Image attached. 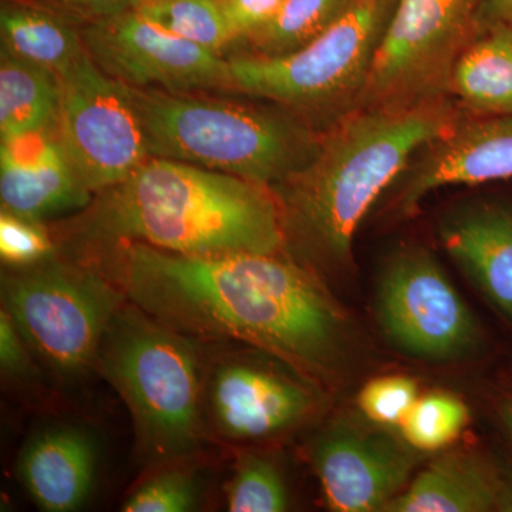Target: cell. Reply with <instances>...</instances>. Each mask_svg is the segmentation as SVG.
<instances>
[{"instance_id": "obj_1", "label": "cell", "mask_w": 512, "mask_h": 512, "mask_svg": "<svg viewBox=\"0 0 512 512\" xmlns=\"http://www.w3.org/2000/svg\"><path fill=\"white\" fill-rule=\"evenodd\" d=\"M114 252L128 301L185 336L248 343L312 383L332 382L348 359L345 312L288 251L188 256L130 242Z\"/></svg>"}, {"instance_id": "obj_2", "label": "cell", "mask_w": 512, "mask_h": 512, "mask_svg": "<svg viewBox=\"0 0 512 512\" xmlns=\"http://www.w3.org/2000/svg\"><path fill=\"white\" fill-rule=\"evenodd\" d=\"M464 113L444 94L409 106L356 107L333 121L312 160L272 188L288 245L323 268H349L367 212Z\"/></svg>"}, {"instance_id": "obj_3", "label": "cell", "mask_w": 512, "mask_h": 512, "mask_svg": "<svg viewBox=\"0 0 512 512\" xmlns=\"http://www.w3.org/2000/svg\"><path fill=\"white\" fill-rule=\"evenodd\" d=\"M76 222L77 237L96 248L138 242L188 256L288 251L271 188L167 158H148L94 195Z\"/></svg>"}, {"instance_id": "obj_4", "label": "cell", "mask_w": 512, "mask_h": 512, "mask_svg": "<svg viewBox=\"0 0 512 512\" xmlns=\"http://www.w3.org/2000/svg\"><path fill=\"white\" fill-rule=\"evenodd\" d=\"M126 87L151 157L237 175L272 190L318 151L322 130L284 107Z\"/></svg>"}, {"instance_id": "obj_5", "label": "cell", "mask_w": 512, "mask_h": 512, "mask_svg": "<svg viewBox=\"0 0 512 512\" xmlns=\"http://www.w3.org/2000/svg\"><path fill=\"white\" fill-rule=\"evenodd\" d=\"M123 397L148 456L173 460L201 439L200 365L191 340L137 306L123 305L96 359Z\"/></svg>"}, {"instance_id": "obj_6", "label": "cell", "mask_w": 512, "mask_h": 512, "mask_svg": "<svg viewBox=\"0 0 512 512\" xmlns=\"http://www.w3.org/2000/svg\"><path fill=\"white\" fill-rule=\"evenodd\" d=\"M390 3L356 0L323 35L289 55L229 57L232 92L271 101L313 127L330 126L356 107Z\"/></svg>"}, {"instance_id": "obj_7", "label": "cell", "mask_w": 512, "mask_h": 512, "mask_svg": "<svg viewBox=\"0 0 512 512\" xmlns=\"http://www.w3.org/2000/svg\"><path fill=\"white\" fill-rule=\"evenodd\" d=\"M124 298L92 269L52 258L2 279L3 309L29 349L60 376L79 375L96 362Z\"/></svg>"}, {"instance_id": "obj_8", "label": "cell", "mask_w": 512, "mask_h": 512, "mask_svg": "<svg viewBox=\"0 0 512 512\" xmlns=\"http://www.w3.org/2000/svg\"><path fill=\"white\" fill-rule=\"evenodd\" d=\"M478 6L480 0H397L356 107L409 106L448 94L457 60L483 32Z\"/></svg>"}, {"instance_id": "obj_9", "label": "cell", "mask_w": 512, "mask_h": 512, "mask_svg": "<svg viewBox=\"0 0 512 512\" xmlns=\"http://www.w3.org/2000/svg\"><path fill=\"white\" fill-rule=\"evenodd\" d=\"M59 80L57 136L77 177L93 195L123 183L151 157L127 87L87 50Z\"/></svg>"}, {"instance_id": "obj_10", "label": "cell", "mask_w": 512, "mask_h": 512, "mask_svg": "<svg viewBox=\"0 0 512 512\" xmlns=\"http://www.w3.org/2000/svg\"><path fill=\"white\" fill-rule=\"evenodd\" d=\"M377 316L390 342L419 359H460L480 340L473 313L426 249H402L386 262Z\"/></svg>"}, {"instance_id": "obj_11", "label": "cell", "mask_w": 512, "mask_h": 512, "mask_svg": "<svg viewBox=\"0 0 512 512\" xmlns=\"http://www.w3.org/2000/svg\"><path fill=\"white\" fill-rule=\"evenodd\" d=\"M87 53L117 82L174 93L232 92L229 60L130 9L82 26Z\"/></svg>"}, {"instance_id": "obj_12", "label": "cell", "mask_w": 512, "mask_h": 512, "mask_svg": "<svg viewBox=\"0 0 512 512\" xmlns=\"http://www.w3.org/2000/svg\"><path fill=\"white\" fill-rule=\"evenodd\" d=\"M370 424L336 421L313 441L312 463L329 510L384 512L412 480L419 451Z\"/></svg>"}, {"instance_id": "obj_13", "label": "cell", "mask_w": 512, "mask_h": 512, "mask_svg": "<svg viewBox=\"0 0 512 512\" xmlns=\"http://www.w3.org/2000/svg\"><path fill=\"white\" fill-rule=\"evenodd\" d=\"M311 380L254 360H227L208 383V406L221 434L264 440L299 426L316 409Z\"/></svg>"}, {"instance_id": "obj_14", "label": "cell", "mask_w": 512, "mask_h": 512, "mask_svg": "<svg viewBox=\"0 0 512 512\" xmlns=\"http://www.w3.org/2000/svg\"><path fill=\"white\" fill-rule=\"evenodd\" d=\"M508 178H512V114H466L413 158L397 180L393 210L406 217L439 188Z\"/></svg>"}, {"instance_id": "obj_15", "label": "cell", "mask_w": 512, "mask_h": 512, "mask_svg": "<svg viewBox=\"0 0 512 512\" xmlns=\"http://www.w3.org/2000/svg\"><path fill=\"white\" fill-rule=\"evenodd\" d=\"M94 195L77 177L56 128L2 138V210L33 221L86 210Z\"/></svg>"}, {"instance_id": "obj_16", "label": "cell", "mask_w": 512, "mask_h": 512, "mask_svg": "<svg viewBox=\"0 0 512 512\" xmlns=\"http://www.w3.org/2000/svg\"><path fill=\"white\" fill-rule=\"evenodd\" d=\"M441 244L478 291L512 323V210L476 204L441 222Z\"/></svg>"}, {"instance_id": "obj_17", "label": "cell", "mask_w": 512, "mask_h": 512, "mask_svg": "<svg viewBox=\"0 0 512 512\" xmlns=\"http://www.w3.org/2000/svg\"><path fill=\"white\" fill-rule=\"evenodd\" d=\"M96 461V447L84 431L49 427L23 447L18 476L40 510L69 512L89 497Z\"/></svg>"}, {"instance_id": "obj_18", "label": "cell", "mask_w": 512, "mask_h": 512, "mask_svg": "<svg viewBox=\"0 0 512 512\" xmlns=\"http://www.w3.org/2000/svg\"><path fill=\"white\" fill-rule=\"evenodd\" d=\"M504 478L481 451H447L410 480L384 512L497 511Z\"/></svg>"}, {"instance_id": "obj_19", "label": "cell", "mask_w": 512, "mask_h": 512, "mask_svg": "<svg viewBox=\"0 0 512 512\" xmlns=\"http://www.w3.org/2000/svg\"><path fill=\"white\" fill-rule=\"evenodd\" d=\"M448 94L470 116L512 114V36L504 25L483 30L464 50Z\"/></svg>"}, {"instance_id": "obj_20", "label": "cell", "mask_w": 512, "mask_h": 512, "mask_svg": "<svg viewBox=\"0 0 512 512\" xmlns=\"http://www.w3.org/2000/svg\"><path fill=\"white\" fill-rule=\"evenodd\" d=\"M2 49L57 76L86 53L82 28L32 0L0 2Z\"/></svg>"}, {"instance_id": "obj_21", "label": "cell", "mask_w": 512, "mask_h": 512, "mask_svg": "<svg viewBox=\"0 0 512 512\" xmlns=\"http://www.w3.org/2000/svg\"><path fill=\"white\" fill-rule=\"evenodd\" d=\"M59 111V76L0 50V138L56 128Z\"/></svg>"}, {"instance_id": "obj_22", "label": "cell", "mask_w": 512, "mask_h": 512, "mask_svg": "<svg viewBox=\"0 0 512 512\" xmlns=\"http://www.w3.org/2000/svg\"><path fill=\"white\" fill-rule=\"evenodd\" d=\"M356 0H284L268 22L244 40L245 55L279 57L302 49L338 22Z\"/></svg>"}, {"instance_id": "obj_23", "label": "cell", "mask_w": 512, "mask_h": 512, "mask_svg": "<svg viewBox=\"0 0 512 512\" xmlns=\"http://www.w3.org/2000/svg\"><path fill=\"white\" fill-rule=\"evenodd\" d=\"M133 10L161 29L222 56L232 45L221 0H136Z\"/></svg>"}, {"instance_id": "obj_24", "label": "cell", "mask_w": 512, "mask_h": 512, "mask_svg": "<svg viewBox=\"0 0 512 512\" xmlns=\"http://www.w3.org/2000/svg\"><path fill=\"white\" fill-rule=\"evenodd\" d=\"M470 417L467 404L454 394L430 393L404 417L400 436L419 453L444 450L466 430Z\"/></svg>"}, {"instance_id": "obj_25", "label": "cell", "mask_w": 512, "mask_h": 512, "mask_svg": "<svg viewBox=\"0 0 512 512\" xmlns=\"http://www.w3.org/2000/svg\"><path fill=\"white\" fill-rule=\"evenodd\" d=\"M288 490L282 474L268 458L244 454L227 485V508L231 512H284Z\"/></svg>"}, {"instance_id": "obj_26", "label": "cell", "mask_w": 512, "mask_h": 512, "mask_svg": "<svg viewBox=\"0 0 512 512\" xmlns=\"http://www.w3.org/2000/svg\"><path fill=\"white\" fill-rule=\"evenodd\" d=\"M419 397L416 380L406 376H382L363 387L357 404L370 423L399 429Z\"/></svg>"}, {"instance_id": "obj_27", "label": "cell", "mask_w": 512, "mask_h": 512, "mask_svg": "<svg viewBox=\"0 0 512 512\" xmlns=\"http://www.w3.org/2000/svg\"><path fill=\"white\" fill-rule=\"evenodd\" d=\"M197 504V483L188 471L170 468L141 484L124 503V512H187Z\"/></svg>"}, {"instance_id": "obj_28", "label": "cell", "mask_w": 512, "mask_h": 512, "mask_svg": "<svg viewBox=\"0 0 512 512\" xmlns=\"http://www.w3.org/2000/svg\"><path fill=\"white\" fill-rule=\"evenodd\" d=\"M55 245L42 222L28 220L2 210L0 255L13 268H28L52 258Z\"/></svg>"}, {"instance_id": "obj_29", "label": "cell", "mask_w": 512, "mask_h": 512, "mask_svg": "<svg viewBox=\"0 0 512 512\" xmlns=\"http://www.w3.org/2000/svg\"><path fill=\"white\" fill-rule=\"evenodd\" d=\"M284 0H221L227 19L232 45L244 42L274 16Z\"/></svg>"}, {"instance_id": "obj_30", "label": "cell", "mask_w": 512, "mask_h": 512, "mask_svg": "<svg viewBox=\"0 0 512 512\" xmlns=\"http://www.w3.org/2000/svg\"><path fill=\"white\" fill-rule=\"evenodd\" d=\"M63 18L82 26L113 18L133 9L136 0H32Z\"/></svg>"}, {"instance_id": "obj_31", "label": "cell", "mask_w": 512, "mask_h": 512, "mask_svg": "<svg viewBox=\"0 0 512 512\" xmlns=\"http://www.w3.org/2000/svg\"><path fill=\"white\" fill-rule=\"evenodd\" d=\"M0 363L9 375L25 376L30 372L29 346L5 309L0 312Z\"/></svg>"}, {"instance_id": "obj_32", "label": "cell", "mask_w": 512, "mask_h": 512, "mask_svg": "<svg viewBox=\"0 0 512 512\" xmlns=\"http://www.w3.org/2000/svg\"><path fill=\"white\" fill-rule=\"evenodd\" d=\"M512 15V0H480L478 22L481 30L500 25Z\"/></svg>"}, {"instance_id": "obj_33", "label": "cell", "mask_w": 512, "mask_h": 512, "mask_svg": "<svg viewBox=\"0 0 512 512\" xmlns=\"http://www.w3.org/2000/svg\"><path fill=\"white\" fill-rule=\"evenodd\" d=\"M497 511L512 512V477L505 476Z\"/></svg>"}, {"instance_id": "obj_34", "label": "cell", "mask_w": 512, "mask_h": 512, "mask_svg": "<svg viewBox=\"0 0 512 512\" xmlns=\"http://www.w3.org/2000/svg\"><path fill=\"white\" fill-rule=\"evenodd\" d=\"M498 412H500L501 420H503L505 429L512 437V396L504 397L498 406Z\"/></svg>"}, {"instance_id": "obj_35", "label": "cell", "mask_w": 512, "mask_h": 512, "mask_svg": "<svg viewBox=\"0 0 512 512\" xmlns=\"http://www.w3.org/2000/svg\"><path fill=\"white\" fill-rule=\"evenodd\" d=\"M501 25H504L505 28H507L508 32L511 33V36H512V15L510 16V18L505 20V22L501 23Z\"/></svg>"}]
</instances>
